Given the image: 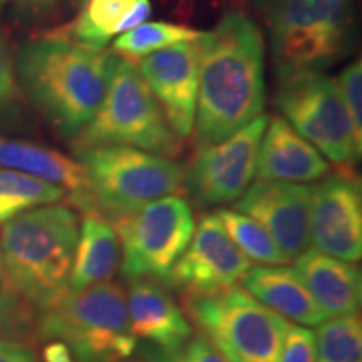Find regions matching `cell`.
I'll return each instance as SVG.
<instances>
[{"mask_svg": "<svg viewBox=\"0 0 362 362\" xmlns=\"http://www.w3.org/2000/svg\"><path fill=\"white\" fill-rule=\"evenodd\" d=\"M197 42L200 64L193 128L202 146L223 141L264 115V37L252 19L230 12Z\"/></svg>", "mask_w": 362, "mask_h": 362, "instance_id": "cell-1", "label": "cell"}, {"mask_svg": "<svg viewBox=\"0 0 362 362\" xmlns=\"http://www.w3.org/2000/svg\"><path fill=\"white\" fill-rule=\"evenodd\" d=\"M116 54L51 34L13 59L21 93L64 138L74 139L101 106Z\"/></svg>", "mask_w": 362, "mask_h": 362, "instance_id": "cell-2", "label": "cell"}, {"mask_svg": "<svg viewBox=\"0 0 362 362\" xmlns=\"http://www.w3.org/2000/svg\"><path fill=\"white\" fill-rule=\"evenodd\" d=\"M7 280L35 312L51 310L69 292L79 218L69 206L45 205L2 223Z\"/></svg>", "mask_w": 362, "mask_h": 362, "instance_id": "cell-3", "label": "cell"}, {"mask_svg": "<svg viewBox=\"0 0 362 362\" xmlns=\"http://www.w3.org/2000/svg\"><path fill=\"white\" fill-rule=\"evenodd\" d=\"M265 19L277 81L324 72L349 51L354 0H269Z\"/></svg>", "mask_w": 362, "mask_h": 362, "instance_id": "cell-4", "label": "cell"}, {"mask_svg": "<svg viewBox=\"0 0 362 362\" xmlns=\"http://www.w3.org/2000/svg\"><path fill=\"white\" fill-rule=\"evenodd\" d=\"M37 337L64 342L78 362H121L138 346L124 288L110 280L67 292L39 319Z\"/></svg>", "mask_w": 362, "mask_h": 362, "instance_id": "cell-5", "label": "cell"}, {"mask_svg": "<svg viewBox=\"0 0 362 362\" xmlns=\"http://www.w3.org/2000/svg\"><path fill=\"white\" fill-rule=\"evenodd\" d=\"M98 146H129L166 158L181 151V139L170 128L136 62L121 56H115L101 106L74 138L78 153Z\"/></svg>", "mask_w": 362, "mask_h": 362, "instance_id": "cell-6", "label": "cell"}, {"mask_svg": "<svg viewBox=\"0 0 362 362\" xmlns=\"http://www.w3.org/2000/svg\"><path fill=\"white\" fill-rule=\"evenodd\" d=\"M96 214L111 220L183 188L185 166L129 146H98L79 153Z\"/></svg>", "mask_w": 362, "mask_h": 362, "instance_id": "cell-7", "label": "cell"}, {"mask_svg": "<svg viewBox=\"0 0 362 362\" xmlns=\"http://www.w3.org/2000/svg\"><path fill=\"white\" fill-rule=\"evenodd\" d=\"M188 315L228 362H279L287 319L245 288L187 296Z\"/></svg>", "mask_w": 362, "mask_h": 362, "instance_id": "cell-8", "label": "cell"}, {"mask_svg": "<svg viewBox=\"0 0 362 362\" xmlns=\"http://www.w3.org/2000/svg\"><path fill=\"white\" fill-rule=\"evenodd\" d=\"M123 260L121 270L133 280H168L194 232L193 210L178 194L158 198L112 220Z\"/></svg>", "mask_w": 362, "mask_h": 362, "instance_id": "cell-9", "label": "cell"}, {"mask_svg": "<svg viewBox=\"0 0 362 362\" xmlns=\"http://www.w3.org/2000/svg\"><path fill=\"white\" fill-rule=\"evenodd\" d=\"M275 104L285 121L325 160L346 166L361 158L362 143L357 141L336 81L324 72H298L279 79Z\"/></svg>", "mask_w": 362, "mask_h": 362, "instance_id": "cell-10", "label": "cell"}, {"mask_svg": "<svg viewBox=\"0 0 362 362\" xmlns=\"http://www.w3.org/2000/svg\"><path fill=\"white\" fill-rule=\"evenodd\" d=\"M267 123L269 116L262 115L223 141L198 148L183 175V188L197 205L232 203L247 192Z\"/></svg>", "mask_w": 362, "mask_h": 362, "instance_id": "cell-11", "label": "cell"}, {"mask_svg": "<svg viewBox=\"0 0 362 362\" xmlns=\"http://www.w3.org/2000/svg\"><path fill=\"white\" fill-rule=\"evenodd\" d=\"M250 269L216 214L205 215L166 282L183 288L187 296H203L233 287Z\"/></svg>", "mask_w": 362, "mask_h": 362, "instance_id": "cell-12", "label": "cell"}, {"mask_svg": "<svg viewBox=\"0 0 362 362\" xmlns=\"http://www.w3.org/2000/svg\"><path fill=\"white\" fill-rule=\"evenodd\" d=\"M314 187L291 181L257 180L235 203L269 232L285 260H296L310 245V210Z\"/></svg>", "mask_w": 362, "mask_h": 362, "instance_id": "cell-13", "label": "cell"}, {"mask_svg": "<svg viewBox=\"0 0 362 362\" xmlns=\"http://www.w3.org/2000/svg\"><path fill=\"white\" fill-rule=\"evenodd\" d=\"M312 248L344 262L362 255V198L352 176L330 175L312 192Z\"/></svg>", "mask_w": 362, "mask_h": 362, "instance_id": "cell-14", "label": "cell"}, {"mask_svg": "<svg viewBox=\"0 0 362 362\" xmlns=\"http://www.w3.org/2000/svg\"><path fill=\"white\" fill-rule=\"evenodd\" d=\"M198 42H180L138 61V71L180 139L193 133L198 94Z\"/></svg>", "mask_w": 362, "mask_h": 362, "instance_id": "cell-15", "label": "cell"}, {"mask_svg": "<svg viewBox=\"0 0 362 362\" xmlns=\"http://www.w3.org/2000/svg\"><path fill=\"white\" fill-rule=\"evenodd\" d=\"M126 297L131 332L155 346L158 354L178 356L192 341V325L161 285L153 280H133Z\"/></svg>", "mask_w": 362, "mask_h": 362, "instance_id": "cell-16", "label": "cell"}, {"mask_svg": "<svg viewBox=\"0 0 362 362\" xmlns=\"http://www.w3.org/2000/svg\"><path fill=\"white\" fill-rule=\"evenodd\" d=\"M0 166L22 171L64 189L66 198L86 215L96 214L83 163L40 144L0 136Z\"/></svg>", "mask_w": 362, "mask_h": 362, "instance_id": "cell-17", "label": "cell"}, {"mask_svg": "<svg viewBox=\"0 0 362 362\" xmlns=\"http://www.w3.org/2000/svg\"><path fill=\"white\" fill-rule=\"evenodd\" d=\"M329 171L327 160L284 117H269L257 156V180L310 183Z\"/></svg>", "mask_w": 362, "mask_h": 362, "instance_id": "cell-18", "label": "cell"}, {"mask_svg": "<svg viewBox=\"0 0 362 362\" xmlns=\"http://www.w3.org/2000/svg\"><path fill=\"white\" fill-rule=\"evenodd\" d=\"M317 305L327 319L359 312L362 298L361 270L351 262L307 248L296 259V267Z\"/></svg>", "mask_w": 362, "mask_h": 362, "instance_id": "cell-19", "label": "cell"}, {"mask_svg": "<svg viewBox=\"0 0 362 362\" xmlns=\"http://www.w3.org/2000/svg\"><path fill=\"white\" fill-rule=\"evenodd\" d=\"M242 282L253 298L284 319L300 325H320L327 320L293 267H255L243 275Z\"/></svg>", "mask_w": 362, "mask_h": 362, "instance_id": "cell-20", "label": "cell"}, {"mask_svg": "<svg viewBox=\"0 0 362 362\" xmlns=\"http://www.w3.org/2000/svg\"><path fill=\"white\" fill-rule=\"evenodd\" d=\"M119 255V240L110 221L101 215H86L79 226L69 292L107 282L115 275Z\"/></svg>", "mask_w": 362, "mask_h": 362, "instance_id": "cell-21", "label": "cell"}, {"mask_svg": "<svg viewBox=\"0 0 362 362\" xmlns=\"http://www.w3.org/2000/svg\"><path fill=\"white\" fill-rule=\"evenodd\" d=\"M136 0H86L83 12L56 35L103 51L117 35V29Z\"/></svg>", "mask_w": 362, "mask_h": 362, "instance_id": "cell-22", "label": "cell"}, {"mask_svg": "<svg viewBox=\"0 0 362 362\" xmlns=\"http://www.w3.org/2000/svg\"><path fill=\"white\" fill-rule=\"evenodd\" d=\"M66 200L64 189L22 171L0 166V223L34 208Z\"/></svg>", "mask_w": 362, "mask_h": 362, "instance_id": "cell-23", "label": "cell"}, {"mask_svg": "<svg viewBox=\"0 0 362 362\" xmlns=\"http://www.w3.org/2000/svg\"><path fill=\"white\" fill-rule=\"evenodd\" d=\"M203 35L202 30L189 29L187 25L171 22H144L128 33L119 34L112 44V51L129 61H141L163 49L180 42H193Z\"/></svg>", "mask_w": 362, "mask_h": 362, "instance_id": "cell-24", "label": "cell"}, {"mask_svg": "<svg viewBox=\"0 0 362 362\" xmlns=\"http://www.w3.org/2000/svg\"><path fill=\"white\" fill-rule=\"evenodd\" d=\"M216 216L248 262L260 265H282L287 262L269 232L250 216L226 208L216 211Z\"/></svg>", "mask_w": 362, "mask_h": 362, "instance_id": "cell-25", "label": "cell"}, {"mask_svg": "<svg viewBox=\"0 0 362 362\" xmlns=\"http://www.w3.org/2000/svg\"><path fill=\"white\" fill-rule=\"evenodd\" d=\"M315 362H362V324L357 314L332 317L315 334Z\"/></svg>", "mask_w": 362, "mask_h": 362, "instance_id": "cell-26", "label": "cell"}, {"mask_svg": "<svg viewBox=\"0 0 362 362\" xmlns=\"http://www.w3.org/2000/svg\"><path fill=\"white\" fill-rule=\"evenodd\" d=\"M39 317L33 305L11 282L0 277V339L33 346L37 337Z\"/></svg>", "mask_w": 362, "mask_h": 362, "instance_id": "cell-27", "label": "cell"}, {"mask_svg": "<svg viewBox=\"0 0 362 362\" xmlns=\"http://www.w3.org/2000/svg\"><path fill=\"white\" fill-rule=\"evenodd\" d=\"M21 88L8 44L0 30V124L13 119L21 110Z\"/></svg>", "mask_w": 362, "mask_h": 362, "instance_id": "cell-28", "label": "cell"}, {"mask_svg": "<svg viewBox=\"0 0 362 362\" xmlns=\"http://www.w3.org/2000/svg\"><path fill=\"white\" fill-rule=\"evenodd\" d=\"M336 84L349 112L357 141L362 143V66L359 59L339 74Z\"/></svg>", "mask_w": 362, "mask_h": 362, "instance_id": "cell-29", "label": "cell"}, {"mask_svg": "<svg viewBox=\"0 0 362 362\" xmlns=\"http://www.w3.org/2000/svg\"><path fill=\"white\" fill-rule=\"evenodd\" d=\"M279 362H315V334L304 325H288Z\"/></svg>", "mask_w": 362, "mask_h": 362, "instance_id": "cell-30", "label": "cell"}, {"mask_svg": "<svg viewBox=\"0 0 362 362\" xmlns=\"http://www.w3.org/2000/svg\"><path fill=\"white\" fill-rule=\"evenodd\" d=\"M156 362H228L223 354L206 337L192 339L178 356L166 357L158 354Z\"/></svg>", "mask_w": 362, "mask_h": 362, "instance_id": "cell-31", "label": "cell"}, {"mask_svg": "<svg viewBox=\"0 0 362 362\" xmlns=\"http://www.w3.org/2000/svg\"><path fill=\"white\" fill-rule=\"evenodd\" d=\"M61 0H13V7L22 19L39 21L56 11Z\"/></svg>", "mask_w": 362, "mask_h": 362, "instance_id": "cell-32", "label": "cell"}, {"mask_svg": "<svg viewBox=\"0 0 362 362\" xmlns=\"http://www.w3.org/2000/svg\"><path fill=\"white\" fill-rule=\"evenodd\" d=\"M0 362H37L30 346L0 339Z\"/></svg>", "mask_w": 362, "mask_h": 362, "instance_id": "cell-33", "label": "cell"}, {"mask_svg": "<svg viewBox=\"0 0 362 362\" xmlns=\"http://www.w3.org/2000/svg\"><path fill=\"white\" fill-rule=\"evenodd\" d=\"M151 16V4L149 0H136L133 8L128 12V16L124 17L123 22L119 24V29H117V35L128 33V30L134 29L136 25H141L149 19Z\"/></svg>", "mask_w": 362, "mask_h": 362, "instance_id": "cell-34", "label": "cell"}, {"mask_svg": "<svg viewBox=\"0 0 362 362\" xmlns=\"http://www.w3.org/2000/svg\"><path fill=\"white\" fill-rule=\"evenodd\" d=\"M44 362H74L72 352L64 342L51 341L42 351Z\"/></svg>", "mask_w": 362, "mask_h": 362, "instance_id": "cell-35", "label": "cell"}, {"mask_svg": "<svg viewBox=\"0 0 362 362\" xmlns=\"http://www.w3.org/2000/svg\"><path fill=\"white\" fill-rule=\"evenodd\" d=\"M0 277L7 280V275H6V269H4V264H2V250H0Z\"/></svg>", "mask_w": 362, "mask_h": 362, "instance_id": "cell-36", "label": "cell"}, {"mask_svg": "<svg viewBox=\"0 0 362 362\" xmlns=\"http://www.w3.org/2000/svg\"><path fill=\"white\" fill-rule=\"evenodd\" d=\"M74 2H76V4H79V6H83V4L86 2V0H74Z\"/></svg>", "mask_w": 362, "mask_h": 362, "instance_id": "cell-37", "label": "cell"}, {"mask_svg": "<svg viewBox=\"0 0 362 362\" xmlns=\"http://www.w3.org/2000/svg\"><path fill=\"white\" fill-rule=\"evenodd\" d=\"M7 2V0H0V6H2V4H6Z\"/></svg>", "mask_w": 362, "mask_h": 362, "instance_id": "cell-38", "label": "cell"}]
</instances>
